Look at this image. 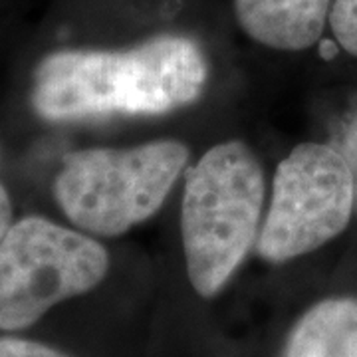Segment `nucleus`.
I'll list each match as a JSON object with an SVG mask.
<instances>
[{"label":"nucleus","instance_id":"nucleus-6","mask_svg":"<svg viewBox=\"0 0 357 357\" xmlns=\"http://www.w3.org/2000/svg\"><path fill=\"white\" fill-rule=\"evenodd\" d=\"M330 10L332 0H234L236 20L244 32L274 50L314 46Z\"/></svg>","mask_w":357,"mask_h":357},{"label":"nucleus","instance_id":"nucleus-5","mask_svg":"<svg viewBox=\"0 0 357 357\" xmlns=\"http://www.w3.org/2000/svg\"><path fill=\"white\" fill-rule=\"evenodd\" d=\"M356 211V185L344 153L324 143H302L282 161L258 236V255L286 262L340 236Z\"/></svg>","mask_w":357,"mask_h":357},{"label":"nucleus","instance_id":"nucleus-8","mask_svg":"<svg viewBox=\"0 0 357 357\" xmlns=\"http://www.w3.org/2000/svg\"><path fill=\"white\" fill-rule=\"evenodd\" d=\"M328 22L337 44L357 58V0H333Z\"/></svg>","mask_w":357,"mask_h":357},{"label":"nucleus","instance_id":"nucleus-1","mask_svg":"<svg viewBox=\"0 0 357 357\" xmlns=\"http://www.w3.org/2000/svg\"><path fill=\"white\" fill-rule=\"evenodd\" d=\"M208 64L185 36H157L128 50H60L34 72L32 105L50 121L159 115L203 93Z\"/></svg>","mask_w":357,"mask_h":357},{"label":"nucleus","instance_id":"nucleus-11","mask_svg":"<svg viewBox=\"0 0 357 357\" xmlns=\"http://www.w3.org/2000/svg\"><path fill=\"white\" fill-rule=\"evenodd\" d=\"M10 227H13V203L6 189L0 185V243Z\"/></svg>","mask_w":357,"mask_h":357},{"label":"nucleus","instance_id":"nucleus-10","mask_svg":"<svg viewBox=\"0 0 357 357\" xmlns=\"http://www.w3.org/2000/svg\"><path fill=\"white\" fill-rule=\"evenodd\" d=\"M340 151L344 153L345 161H347V165H349V169H351V175H354V185H356V208H357V107H356V112L349 115L347 123H345Z\"/></svg>","mask_w":357,"mask_h":357},{"label":"nucleus","instance_id":"nucleus-3","mask_svg":"<svg viewBox=\"0 0 357 357\" xmlns=\"http://www.w3.org/2000/svg\"><path fill=\"white\" fill-rule=\"evenodd\" d=\"M187 161V145L173 139L74 151L54 183L56 201L82 230L119 236L161 208Z\"/></svg>","mask_w":357,"mask_h":357},{"label":"nucleus","instance_id":"nucleus-2","mask_svg":"<svg viewBox=\"0 0 357 357\" xmlns=\"http://www.w3.org/2000/svg\"><path fill=\"white\" fill-rule=\"evenodd\" d=\"M264 173L241 141L218 143L187 171L181 232L195 292L218 294L255 244Z\"/></svg>","mask_w":357,"mask_h":357},{"label":"nucleus","instance_id":"nucleus-9","mask_svg":"<svg viewBox=\"0 0 357 357\" xmlns=\"http://www.w3.org/2000/svg\"><path fill=\"white\" fill-rule=\"evenodd\" d=\"M0 357H70L64 351L52 347V345L26 340V337H14V335H2L0 337Z\"/></svg>","mask_w":357,"mask_h":357},{"label":"nucleus","instance_id":"nucleus-4","mask_svg":"<svg viewBox=\"0 0 357 357\" xmlns=\"http://www.w3.org/2000/svg\"><path fill=\"white\" fill-rule=\"evenodd\" d=\"M109 270L98 241L48 218L14 222L0 243V332L34 326L48 310L93 290Z\"/></svg>","mask_w":357,"mask_h":357},{"label":"nucleus","instance_id":"nucleus-7","mask_svg":"<svg viewBox=\"0 0 357 357\" xmlns=\"http://www.w3.org/2000/svg\"><path fill=\"white\" fill-rule=\"evenodd\" d=\"M284 357H357V300L330 298L294 326Z\"/></svg>","mask_w":357,"mask_h":357}]
</instances>
